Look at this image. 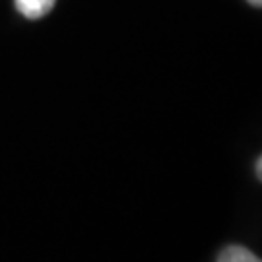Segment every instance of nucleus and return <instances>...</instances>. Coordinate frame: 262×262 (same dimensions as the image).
I'll return each instance as SVG.
<instances>
[{
	"label": "nucleus",
	"mask_w": 262,
	"mask_h": 262,
	"mask_svg": "<svg viewBox=\"0 0 262 262\" xmlns=\"http://www.w3.org/2000/svg\"><path fill=\"white\" fill-rule=\"evenodd\" d=\"M16 6L26 18H41L53 10L55 0H16Z\"/></svg>",
	"instance_id": "1"
},
{
	"label": "nucleus",
	"mask_w": 262,
	"mask_h": 262,
	"mask_svg": "<svg viewBox=\"0 0 262 262\" xmlns=\"http://www.w3.org/2000/svg\"><path fill=\"white\" fill-rule=\"evenodd\" d=\"M217 262H262L254 253H251L247 247L241 245H229L217 256Z\"/></svg>",
	"instance_id": "2"
},
{
	"label": "nucleus",
	"mask_w": 262,
	"mask_h": 262,
	"mask_svg": "<svg viewBox=\"0 0 262 262\" xmlns=\"http://www.w3.org/2000/svg\"><path fill=\"white\" fill-rule=\"evenodd\" d=\"M254 171H256V177H258V181L262 183V156L258 159H256V165H254Z\"/></svg>",
	"instance_id": "3"
},
{
	"label": "nucleus",
	"mask_w": 262,
	"mask_h": 262,
	"mask_svg": "<svg viewBox=\"0 0 262 262\" xmlns=\"http://www.w3.org/2000/svg\"><path fill=\"white\" fill-rule=\"evenodd\" d=\"M251 6H256V8H262V0H247Z\"/></svg>",
	"instance_id": "4"
}]
</instances>
